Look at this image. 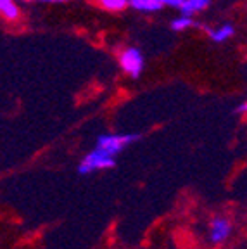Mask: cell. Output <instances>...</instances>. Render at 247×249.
I'll return each instance as SVG.
<instances>
[{"label":"cell","mask_w":247,"mask_h":249,"mask_svg":"<svg viewBox=\"0 0 247 249\" xmlns=\"http://www.w3.org/2000/svg\"><path fill=\"white\" fill-rule=\"evenodd\" d=\"M114 166H116V156H112L111 152L95 145V149H92L78 164V173L88 175V173H93L97 170H111Z\"/></svg>","instance_id":"obj_1"},{"label":"cell","mask_w":247,"mask_h":249,"mask_svg":"<svg viewBox=\"0 0 247 249\" xmlns=\"http://www.w3.org/2000/svg\"><path fill=\"white\" fill-rule=\"evenodd\" d=\"M139 139V133H107V135H101L97 139V145L102 147L104 151L111 152L112 156H118L121 151H124L128 145H131Z\"/></svg>","instance_id":"obj_2"},{"label":"cell","mask_w":247,"mask_h":249,"mask_svg":"<svg viewBox=\"0 0 247 249\" xmlns=\"http://www.w3.org/2000/svg\"><path fill=\"white\" fill-rule=\"evenodd\" d=\"M120 62H121V68L133 78H139L143 70V55L135 47H130V49L123 51Z\"/></svg>","instance_id":"obj_3"},{"label":"cell","mask_w":247,"mask_h":249,"mask_svg":"<svg viewBox=\"0 0 247 249\" xmlns=\"http://www.w3.org/2000/svg\"><path fill=\"white\" fill-rule=\"evenodd\" d=\"M230 233H232V223H230L228 218L218 216L211 222V227H209V239H211L212 244L225 242Z\"/></svg>","instance_id":"obj_4"},{"label":"cell","mask_w":247,"mask_h":249,"mask_svg":"<svg viewBox=\"0 0 247 249\" xmlns=\"http://www.w3.org/2000/svg\"><path fill=\"white\" fill-rule=\"evenodd\" d=\"M209 4H211V0H185L180 9H182L183 14L194 16V14H197V12L208 9Z\"/></svg>","instance_id":"obj_5"},{"label":"cell","mask_w":247,"mask_h":249,"mask_svg":"<svg viewBox=\"0 0 247 249\" xmlns=\"http://www.w3.org/2000/svg\"><path fill=\"white\" fill-rule=\"evenodd\" d=\"M126 2L130 7L142 12H156L162 7V4H159L158 0H126Z\"/></svg>","instance_id":"obj_6"},{"label":"cell","mask_w":247,"mask_h":249,"mask_svg":"<svg viewBox=\"0 0 247 249\" xmlns=\"http://www.w3.org/2000/svg\"><path fill=\"white\" fill-rule=\"evenodd\" d=\"M233 35V26L232 24H223L220 28H214V30H209V36H211L212 42L223 43L227 42L230 36Z\"/></svg>","instance_id":"obj_7"},{"label":"cell","mask_w":247,"mask_h":249,"mask_svg":"<svg viewBox=\"0 0 247 249\" xmlns=\"http://www.w3.org/2000/svg\"><path fill=\"white\" fill-rule=\"evenodd\" d=\"M0 12H2L7 19H16V18L19 16V9H18L14 0H0Z\"/></svg>","instance_id":"obj_8"},{"label":"cell","mask_w":247,"mask_h":249,"mask_svg":"<svg viewBox=\"0 0 247 249\" xmlns=\"http://www.w3.org/2000/svg\"><path fill=\"white\" fill-rule=\"evenodd\" d=\"M194 26V19L192 16H187V14H182L180 18H176V19L171 23V28H173L175 31H185L187 28Z\"/></svg>","instance_id":"obj_9"},{"label":"cell","mask_w":247,"mask_h":249,"mask_svg":"<svg viewBox=\"0 0 247 249\" xmlns=\"http://www.w3.org/2000/svg\"><path fill=\"white\" fill-rule=\"evenodd\" d=\"M101 5L104 9H109V11H121L128 5L126 0H99Z\"/></svg>","instance_id":"obj_10"},{"label":"cell","mask_w":247,"mask_h":249,"mask_svg":"<svg viewBox=\"0 0 247 249\" xmlns=\"http://www.w3.org/2000/svg\"><path fill=\"white\" fill-rule=\"evenodd\" d=\"M158 2L162 5H170V7H182L185 0H158Z\"/></svg>","instance_id":"obj_11"},{"label":"cell","mask_w":247,"mask_h":249,"mask_svg":"<svg viewBox=\"0 0 247 249\" xmlns=\"http://www.w3.org/2000/svg\"><path fill=\"white\" fill-rule=\"evenodd\" d=\"M235 111H237V113H240V114H246V113H247V101H246V102H242L240 106H237Z\"/></svg>","instance_id":"obj_12"},{"label":"cell","mask_w":247,"mask_h":249,"mask_svg":"<svg viewBox=\"0 0 247 249\" xmlns=\"http://www.w3.org/2000/svg\"><path fill=\"white\" fill-rule=\"evenodd\" d=\"M45 4H59V2H66V0H42Z\"/></svg>","instance_id":"obj_13"}]
</instances>
